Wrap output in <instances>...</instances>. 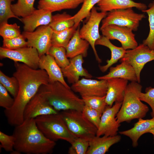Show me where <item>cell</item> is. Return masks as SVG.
I'll list each match as a JSON object with an SVG mask.
<instances>
[{
  "label": "cell",
  "mask_w": 154,
  "mask_h": 154,
  "mask_svg": "<svg viewBox=\"0 0 154 154\" xmlns=\"http://www.w3.org/2000/svg\"><path fill=\"white\" fill-rule=\"evenodd\" d=\"M121 137L114 136H95L89 141V146L86 154H104L110 147L120 141Z\"/></svg>",
  "instance_id": "20"
},
{
  "label": "cell",
  "mask_w": 154,
  "mask_h": 154,
  "mask_svg": "<svg viewBox=\"0 0 154 154\" xmlns=\"http://www.w3.org/2000/svg\"><path fill=\"white\" fill-rule=\"evenodd\" d=\"M115 67H111L108 73L102 76L97 77L98 80H107L112 78H120L132 82H137L136 72L129 64L123 62Z\"/></svg>",
  "instance_id": "21"
},
{
  "label": "cell",
  "mask_w": 154,
  "mask_h": 154,
  "mask_svg": "<svg viewBox=\"0 0 154 154\" xmlns=\"http://www.w3.org/2000/svg\"><path fill=\"white\" fill-rule=\"evenodd\" d=\"M106 80L108 89L105 100L108 105L112 106L114 102H122L128 80L120 78Z\"/></svg>",
  "instance_id": "19"
},
{
  "label": "cell",
  "mask_w": 154,
  "mask_h": 154,
  "mask_svg": "<svg viewBox=\"0 0 154 154\" xmlns=\"http://www.w3.org/2000/svg\"><path fill=\"white\" fill-rule=\"evenodd\" d=\"M14 65L16 70L13 76L18 81V92L12 107L5 110L4 113L8 123L15 126L23 121V114L27 104L42 85L48 84L49 79L44 70L34 69L19 62H15Z\"/></svg>",
  "instance_id": "1"
},
{
  "label": "cell",
  "mask_w": 154,
  "mask_h": 154,
  "mask_svg": "<svg viewBox=\"0 0 154 154\" xmlns=\"http://www.w3.org/2000/svg\"><path fill=\"white\" fill-rule=\"evenodd\" d=\"M53 30L49 26L42 25L32 32L23 31L22 35L27 40L28 46L37 49L40 57L48 54L51 44Z\"/></svg>",
  "instance_id": "10"
},
{
  "label": "cell",
  "mask_w": 154,
  "mask_h": 154,
  "mask_svg": "<svg viewBox=\"0 0 154 154\" xmlns=\"http://www.w3.org/2000/svg\"><path fill=\"white\" fill-rule=\"evenodd\" d=\"M14 0H0V25L7 23L8 20L14 18L20 21L21 19L16 16L13 12L11 8V3Z\"/></svg>",
  "instance_id": "35"
},
{
  "label": "cell",
  "mask_w": 154,
  "mask_h": 154,
  "mask_svg": "<svg viewBox=\"0 0 154 154\" xmlns=\"http://www.w3.org/2000/svg\"><path fill=\"white\" fill-rule=\"evenodd\" d=\"M84 0H39L38 8L51 13L76 8Z\"/></svg>",
  "instance_id": "26"
},
{
  "label": "cell",
  "mask_w": 154,
  "mask_h": 154,
  "mask_svg": "<svg viewBox=\"0 0 154 154\" xmlns=\"http://www.w3.org/2000/svg\"><path fill=\"white\" fill-rule=\"evenodd\" d=\"M59 113L49 104L43 94L38 90L26 106L23 117L24 120Z\"/></svg>",
  "instance_id": "15"
},
{
  "label": "cell",
  "mask_w": 154,
  "mask_h": 154,
  "mask_svg": "<svg viewBox=\"0 0 154 154\" xmlns=\"http://www.w3.org/2000/svg\"></svg>",
  "instance_id": "44"
},
{
  "label": "cell",
  "mask_w": 154,
  "mask_h": 154,
  "mask_svg": "<svg viewBox=\"0 0 154 154\" xmlns=\"http://www.w3.org/2000/svg\"><path fill=\"white\" fill-rule=\"evenodd\" d=\"M59 113L69 130L76 137L89 141L96 135L98 128L82 111L68 110Z\"/></svg>",
  "instance_id": "6"
},
{
  "label": "cell",
  "mask_w": 154,
  "mask_h": 154,
  "mask_svg": "<svg viewBox=\"0 0 154 154\" xmlns=\"http://www.w3.org/2000/svg\"><path fill=\"white\" fill-rule=\"evenodd\" d=\"M1 59L7 58L15 62H21L35 69L39 68L40 59L38 52L35 48L29 46L14 50L0 47Z\"/></svg>",
  "instance_id": "11"
},
{
  "label": "cell",
  "mask_w": 154,
  "mask_h": 154,
  "mask_svg": "<svg viewBox=\"0 0 154 154\" xmlns=\"http://www.w3.org/2000/svg\"><path fill=\"white\" fill-rule=\"evenodd\" d=\"M22 34L19 36L11 38L4 39L3 41V48L14 50L28 46V43Z\"/></svg>",
  "instance_id": "37"
},
{
  "label": "cell",
  "mask_w": 154,
  "mask_h": 154,
  "mask_svg": "<svg viewBox=\"0 0 154 154\" xmlns=\"http://www.w3.org/2000/svg\"><path fill=\"white\" fill-rule=\"evenodd\" d=\"M149 8L142 12L146 13L148 16L149 31L146 38L144 40L143 43L149 48L154 50V1L149 5Z\"/></svg>",
  "instance_id": "31"
},
{
  "label": "cell",
  "mask_w": 154,
  "mask_h": 154,
  "mask_svg": "<svg viewBox=\"0 0 154 154\" xmlns=\"http://www.w3.org/2000/svg\"><path fill=\"white\" fill-rule=\"evenodd\" d=\"M15 127L13 134L15 138L14 150L26 154L52 153L56 142L44 135L38 128L35 118L25 119Z\"/></svg>",
  "instance_id": "2"
},
{
  "label": "cell",
  "mask_w": 154,
  "mask_h": 154,
  "mask_svg": "<svg viewBox=\"0 0 154 154\" xmlns=\"http://www.w3.org/2000/svg\"><path fill=\"white\" fill-rule=\"evenodd\" d=\"M101 0H84L82 5L79 10L74 16L75 24L74 26L77 28L80 22L84 19L88 18L91 10L96 4Z\"/></svg>",
  "instance_id": "30"
},
{
  "label": "cell",
  "mask_w": 154,
  "mask_h": 154,
  "mask_svg": "<svg viewBox=\"0 0 154 154\" xmlns=\"http://www.w3.org/2000/svg\"><path fill=\"white\" fill-rule=\"evenodd\" d=\"M153 127L154 116L150 119L139 118L133 127L127 130L120 131L119 133L129 137L132 141V146L136 147L138 145V141L140 137L143 134L147 133L149 130Z\"/></svg>",
  "instance_id": "23"
},
{
  "label": "cell",
  "mask_w": 154,
  "mask_h": 154,
  "mask_svg": "<svg viewBox=\"0 0 154 154\" xmlns=\"http://www.w3.org/2000/svg\"><path fill=\"white\" fill-rule=\"evenodd\" d=\"M82 112L87 119L98 128L102 114L85 105H84Z\"/></svg>",
  "instance_id": "38"
},
{
  "label": "cell",
  "mask_w": 154,
  "mask_h": 154,
  "mask_svg": "<svg viewBox=\"0 0 154 154\" xmlns=\"http://www.w3.org/2000/svg\"><path fill=\"white\" fill-rule=\"evenodd\" d=\"M70 144L76 154H86L89 146V141L77 137Z\"/></svg>",
  "instance_id": "41"
},
{
  "label": "cell",
  "mask_w": 154,
  "mask_h": 154,
  "mask_svg": "<svg viewBox=\"0 0 154 154\" xmlns=\"http://www.w3.org/2000/svg\"><path fill=\"white\" fill-rule=\"evenodd\" d=\"M142 89V86L137 82H132L128 84L121 106L116 116L119 123L146 116L149 108L139 98Z\"/></svg>",
  "instance_id": "4"
},
{
  "label": "cell",
  "mask_w": 154,
  "mask_h": 154,
  "mask_svg": "<svg viewBox=\"0 0 154 154\" xmlns=\"http://www.w3.org/2000/svg\"><path fill=\"white\" fill-rule=\"evenodd\" d=\"M21 34L20 27L16 23L9 24L7 23L0 25V35L3 39L14 38Z\"/></svg>",
  "instance_id": "36"
},
{
  "label": "cell",
  "mask_w": 154,
  "mask_h": 154,
  "mask_svg": "<svg viewBox=\"0 0 154 154\" xmlns=\"http://www.w3.org/2000/svg\"><path fill=\"white\" fill-rule=\"evenodd\" d=\"M84 57L81 55L70 58L69 64L65 67L61 68L64 77L68 82L73 84L79 80L80 77L91 78L92 76L82 66Z\"/></svg>",
  "instance_id": "16"
},
{
  "label": "cell",
  "mask_w": 154,
  "mask_h": 154,
  "mask_svg": "<svg viewBox=\"0 0 154 154\" xmlns=\"http://www.w3.org/2000/svg\"><path fill=\"white\" fill-rule=\"evenodd\" d=\"M74 24L72 16L65 12L52 15L48 25L53 31H59L71 28Z\"/></svg>",
  "instance_id": "27"
},
{
  "label": "cell",
  "mask_w": 154,
  "mask_h": 154,
  "mask_svg": "<svg viewBox=\"0 0 154 154\" xmlns=\"http://www.w3.org/2000/svg\"><path fill=\"white\" fill-rule=\"evenodd\" d=\"M122 102H115L112 106H108L102 113L96 135L114 136L117 135L120 123L115 117L122 105Z\"/></svg>",
  "instance_id": "13"
},
{
  "label": "cell",
  "mask_w": 154,
  "mask_h": 154,
  "mask_svg": "<svg viewBox=\"0 0 154 154\" xmlns=\"http://www.w3.org/2000/svg\"><path fill=\"white\" fill-rule=\"evenodd\" d=\"M52 13L50 11L38 9L29 15L21 18L24 25V31L32 32L40 26L48 25L51 21Z\"/></svg>",
  "instance_id": "17"
},
{
  "label": "cell",
  "mask_w": 154,
  "mask_h": 154,
  "mask_svg": "<svg viewBox=\"0 0 154 154\" xmlns=\"http://www.w3.org/2000/svg\"><path fill=\"white\" fill-rule=\"evenodd\" d=\"M0 83L11 94L15 99L19 90V84L17 78L13 76L10 77L0 70Z\"/></svg>",
  "instance_id": "34"
},
{
  "label": "cell",
  "mask_w": 154,
  "mask_h": 154,
  "mask_svg": "<svg viewBox=\"0 0 154 154\" xmlns=\"http://www.w3.org/2000/svg\"><path fill=\"white\" fill-rule=\"evenodd\" d=\"M145 17L144 14L135 12L132 8L116 10L107 12L102 21L100 29L111 24L126 27L136 31L140 22Z\"/></svg>",
  "instance_id": "7"
},
{
  "label": "cell",
  "mask_w": 154,
  "mask_h": 154,
  "mask_svg": "<svg viewBox=\"0 0 154 154\" xmlns=\"http://www.w3.org/2000/svg\"><path fill=\"white\" fill-rule=\"evenodd\" d=\"M72 90L78 93L81 97L106 96L108 86L106 80H96L82 78L76 83L72 84Z\"/></svg>",
  "instance_id": "14"
},
{
  "label": "cell",
  "mask_w": 154,
  "mask_h": 154,
  "mask_svg": "<svg viewBox=\"0 0 154 154\" xmlns=\"http://www.w3.org/2000/svg\"><path fill=\"white\" fill-rule=\"evenodd\" d=\"M39 68L46 71L48 76L49 82L58 81L67 88H71L64 80L61 68L52 56L47 54L40 56Z\"/></svg>",
  "instance_id": "18"
},
{
  "label": "cell",
  "mask_w": 154,
  "mask_h": 154,
  "mask_svg": "<svg viewBox=\"0 0 154 154\" xmlns=\"http://www.w3.org/2000/svg\"><path fill=\"white\" fill-rule=\"evenodd\" d=\"M0 148L6 151L11 153L14 150L15 138L13 135H8L0 131Z\"/></svg>",
  "instance_id": "40"
},
{
  "label": "cell",
  "mask_w": 154,
  "mask_h": 154,
  "mask_svg": "<svg viewBox=\"0 0 154 154\" xmlns=\"http://www.w3.org/2000/svg\"><path fill=\"white\" fill-rule=\"evenodd\" d=\"M77 29L74 26L71 28L61 31L53 30L51 40L52 46L65 48Z\"/></svg>",
  "instance_id": "28"
},
{
  "label": "cell",
  "mask_w": 154,
  "mask_h": 154,
  "mask_svg": "<svg viewBox=\"0 0 154 154\" xmlns=\"http://www.w3.org/2000/svg\"><path fill=\"white\" fill-rule=\"evenodd\" d=\"M107 12H98L94 7L91 10L88 20L80 29L79 33L82 38L86 40L91 45L96 58L99 63L102 62L95 48V43L101 37L99 32V26L101 22L106 16Z\"/></svg>",
  "instance_id": "8"
},
{
  "label": "cell",
  "mask_w": 154,
  "mask_h": 154,
  "mask_svg": "<svg viewBox=\"0 0 154 154\" xmlns=\"http://www.w3.org/2000/svg\"><path fill=\"white\" fill-rule=\"evenodd\" d=\"M35 119L39 129L51 140H62L71 144L77 137L69 130L59 113L39 116Z\"/></svg>",
  "instance_id": "5"
},
{
  "label": "cell",
  "mask_w": 154,
  "mask_h": 154,
  "mask_svg": "<svg viewBox=\"0 0 154 154\" xmlns=\"http://www.w3.org/2000/svg\"><path fill=\"white\" fill-rule=\"evenodd\" d=\"M39 90L49 104L56 110H76L82 111L84 104L71 88L56 81L42 85Z\"/></svg>",
  "instance_id": "3"
},
{
  "label": "cell",
  "mask_w": 154,
  "mask_h": 154,
  "mask_svg": "<svg viewBox=\"0 0 154 154\" xmlns=\"http://www.w3.org/2000/svg\"><path fill=\"white\" fill-rule=\"evenodd\" d=\"M80 26L77 27L74 34L65 48L66 56L71 58L79 55L84 57L87 55L90 44L80 36Z\"/></svg>",
  "instance_id": "24"
},
{
  "label": "cell",
  "mask_w": 154,
  "mask_h": 154,
  "mask_svg": "<svg viewBox=\"0 0 154 154\" xmlns=\"http://www.w3.org/2000/svg\"><path fill=\"white\" fill-rule=\"evenodd\" d=\"M102 35L110 40H116L125 50L133 49L138 45L133 30L128 27L110 25L100 30Z\"/></svg>",
  "instance_id": "12"
},
{
  "label": "cell",
  "mask_w": 154,
  "mask_h": 154,
  "mask_svg": "<svg viewBox=\"0 0 154 154\" xmlns=\"http://www.w3.org/2000/svg\"><path fill=\"white\" fill-rule=\"evenodd\" d=\"M7 90L0 83V106L8 110L14 104L15 99L9 95Z\"/></svg>",
  "instance_id": "39"
},
{
  "label": "cell",
  "mask_w": 154,
  "mask_h": 154,
  "mask_svg": "<svg viewBox=\"0 0 154 154\" xmlns=\"http://www.w3.org/2000/svg\"><path fill=\"white\" fill-rule=\"evenodd\" d=\"M106 96H85L82 97L84 105L96 110L101 114L103 112L107 107L105 100Z\"/></svg>",
  "instance_id": "33"
},
{
  "label": "cell",
  "mask_w": 154,
  "mask_h": 154,
  "mask_svg": "<svg viewBox=\"0 0 154 154\" xmlns=\"http://www.w3.org/2000/svg\"><path fill=\"white\" fill-rule=\"evenodd\" d=\"M101 45L108 48L111 52V57L110 60L106 61V65L100 66V70L102 72H106L114 64L122 58L125 54L126 50L122 47L117 46L110 42V40L105 37L102 35L95 43V45Z\"/></svg>",
  "instance_id": "25"
},
{
  "label": "cell",
  "mask_w": 154,
  "mask_h": 154,
  "mask_svg": "<svg viewBox=\"0 0 154 154\" xmlns=\"http://www.w3.org/2000/svg\"><path fill=\"white\" fill-rule=\"evenodd\" d=\"M139 98L141 101L149 104L152 109L151 115L152 117L154 116V88L150 87L147 88L145 93H140Z\"/></svg>",
  "instance_id": "42"
},
{
  "label": "cell",
  "mask_w": 154,
  "mask_h": 154,
  "mask_svg": "<svg viewBox=\"0 0 154 154\" xmlns=\"http://www.w3.org/2000/svg\"><path fill=\"white\" fill-rule=\"evenodd\" d=\"M147 133H150L153 134L154 136V127L151 129Z\"/></svg>",
  "instance_id": "43"
},
{
  "label": "cell",
  "mask_w": 154,
  "mask_h": 154,
  "mask_svg": "<svg viewBox=\"0 0 154 154\" xmlns=\"http://www.w3.org/2000/svg\"><path fill=\"white\" fill-rule=\"evenodd\" d=\"M97 10L108 12L112 11L135 7L142 11L147 9L145 4L132 0H101L97 4Z\"/></svg>",
  "instance_id": "22"
},
{
  "label": "cell",
  "mask_w": 154,
  "mask_h": 154,
  "mask_svg": "<svg viewBox=\"0 0 154 154\" xmlns=\"http://www.w3.org/2000/svg\"><path fill=\"white\" fill-rule=\"evenodd\" d=\"M48 54L52 56L61 68H64L70 63V60L66 56V48L62 47L52 46Z\"/></svg>",
  "instance_id": "32"
},
{
  "label": "cell",
  "mask_w": 154,
  "mask_h": 154,
  "mask_svg": "<svg viewBox=\"0 0 154 154\" xmlns=\"http://www.w3.org/2000/svg\"><path fill=\"white\" fill-rule=\"evenodd\" d=\"M154 60V50L149 48L142 43L135 48L126 50L124 56L120 60L131 65L136 74L137 82H140V75L145 65L147 62Z\"/></svg>",
  "instance_id": "9"
},
{
  "label": "cell",
  "mask_w": 154,
  "mask_h": 154,
  "mask_svg": "<svg viewBox=\"0 0 154 154\" xmlns=\"http://www.w3.org/2000/svg\"><path fill=\"white\" fill-rule=\"evenodd\" d=\"M35 0H17V3L12 4L11 8L14 14L18 17H24L35 9L34 7Z\"/></svg>",
  "instance_id": "29"
}]
</instances>
